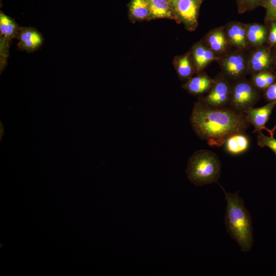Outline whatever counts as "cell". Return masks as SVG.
<instances>
[{
  "mask_svg": "<svg viewBox=\"0 0 276 276\" xmlns=\"http://www.w3.org/2000/svg\"><path fill=\"white\" fill-rule=\"evenodd\" d=\"M190 122L196 134L211 147L222 146L229 136L245 132L249 124L244 113L227 107H211L199 101L194 104Z\"/></svg>",
  "mask_w": 276,
  "mask_h": 276,
  "instance_id": "6da1fadb",
  "label": "cell"
},
{
  "mask_svg": "<svg viewBox=\"0 0 276 276\" xmlns=\"http://www.w3.org/2000/svg\"><path fill=\"white\" fill-rule=\"evenodd\" d=\"M222 190L226 202L224 217L225 225L228 234L239 245L241 250L247 252L254 244L252 220L249 212L245 207L239 192H226L217 182Z\"/></svg>",
  "mask_w": 276,
  "mask_h": 276,
  "instance_id": "7a4b0ae2",
  "label": "cell"
},
{
  "mask_svg": "<svg viewBox=\"0 0 276 276\" xmlns=\"http://www.w3.org/2000/svg\"><path fill=\"white\" fill-rule=\"evenodd\" d=\"M221 170L217 155L210 150H198L189 158L186 174L189 180L197 186L217 182Z\"/></svg>",
  "mask_w": 276,
  "mask_h": 276,
  "instance_id": "3957f363",
  "label": "cell"
},
{
  "mask_svg": "<svg viewBox=\"0 0 276 276\" xmlns=\"http://www.w3.org/2000/svg\"><path fill=\"white\" fill-rule=\"evenodd\" d=\"M256 88L252 83L245 80L236 83L232 88L230 108L244 113L248 108L254 107L259 98Z\"/></svg>",
  "mask_w": 276,
  "mask_h": 276,
  "instance_id": "277c9868",
  "label": "cell"
},
{
  "mask_svg": "<svg viewBox=\"0 0 276 276\" xmlns=\"http://www.w3.org/2000/svg\"><path fill=\"white\" fill-rule=\"evenodd\" d=\"M200 0H176L171 2L176 22L183 24L190 31L196 29L198 24Z\"/></svg>",
  "mask_w": 276,
  "mask_h": 276,
  "instance_id": "5b68a950",
  "label": "cell"
},
{
  "mask_svg": "<svg viewBox=\"0 0 276 276\" xmlns=\"http://www.w3.org/2000/svg\"><path fill=\"white\" fill-rule=\"evenodd\" d=\"M19 26L15 20L0 11V67L1 72L7 64L10 43L16 38Z\"/></svg>",
  "mask_w": 276,
  "mask_h": 276,
  "instance_id": "8992f818",
  "label": "cell"
},
{
  "mask_svg": "<svg viewBox=\"0 0 276 276\" xmlns=\"http://www.w3.org/2000/svg\"><path fill=\"white\" fill-rule=\"evenodd\" d=\"M232 88L228 82L219 78L214 83L209 93L199 101L213 107H224L229 104Z\"/></svg>",
  "mask_w": 276,
  "mask_h": 276,
  "instance_id": "52a82bcc",
  "label": "cell"
},
{
  "mask_svg": "<svg viewBox=\"0 0 276 276\" xmlns=\"http://www.w3.org/2000/svg\"><path fill=\"white\" fill-rule=\"evenodd\" d=\"M275 105L276 101L270 102L262 107H251L244 111L246 121L255 128L254 132L258 133L265 129L270 134V136L273 137L271 130L267 128L265 125Z\"/></svg>",
  "mask_w": 276,
  "mask_h": 276,
  "instance_id": "ba28073f",
  "label": "cell"
},
{
  "mask_svg": "<svg viewBox=\"0 0 276 276\" xmlns=\"http://www.w3.org/2000/svg\"><path fill=\"white\" fill-rule=\"evenodd\" d=\"M16 39L18 40V50L28 53H33L38 50L44 42L42 34L36 28L31 27H20Z\"/></svg>",
  "mask_w": 276,
  "mask_h": 276,
  "instance_id": "9c48e42d",
  "label": "cell"
},
{
  "mask_svg": "<svg viewBox=\"0 0 276 276\" xmlns=\"http://www.w3.org/2000/svg\"><path fill=\"white\" fill-rule=\"evenodd\" d=\"M249 138L244 132H238L231 135L224 143L225 151L233 155L244 153L249 148Z\"/></svg>",
  "mask_w": 276,
  "mask_h": 276,
  "instance_id": "30bf717a",
  "label": "cell"
},
{
  "mask_svg": "<svg viewBox=\"0 0 276 276\" xmlns=\"http://www.w3.org/2000/svg\"><path fill=\"white\" fill-rule=\"evenodd\" d=\"M222 63L225 73L232 78H240L246 71L245 60L241 54H232L226 57Z\"/></svg>",
  "mask_w": 276,
  "mask_h": 276,
  "instance_id": "8fae6325",
  "label": "cell"
},
{
  "mask_svg": "<svg viewBox=\"0 0 276 276\" xmlns=\"http://www.w3.org/2000/svg\"><path fill=\"white\" fill-rule=\"evenodd\" d=\"M214 81L208 76L200 74L191 77L183 84L182 87L194 95L202 94L211 88Z\"/></svg>",
  "mask_w": 276,
  "mask_h": 276,
  "instance_id": "7c38bea8",
  "label": "cell"
},
{
  "mask_svg": "<svg viewBox=\"0 0 276 276\" xmlns=\"http://www.w3.org/2000/svg\"><path fill=\"white\" fill-rule=\"evenodd\" d=\"M173 64L179 78L181 80H189L196 72L192 54L189 53L175 57Z\"/></svg>",
  "mask_w": 276,
  "mask_h": 276,
  "instance_id": "4fadbf2b",
  "label": "cell"
},
{
  "mask_svg": "<svg viewBox=\"0 0 276 276\" xmlns=\"http://www.w3.org/2000/svg\"><path fill=\"white\" fill-rule=\"evenodd\" d=\"M191 54L196 72L203 70L216 58L214 52L200 43L194 45Z\"/></svg>",
  "mask_w": 276,
  "mask_h": 276,
  "instance_id": "5bb4252c",
  "label": "cell"
},
{
  "mask_svg": "<svg viewBox=\"0 0 276 276\" xmlns=\"http://www.w3.org/2000/svg\"><path fill=\"white\" fill-rule=\"evenodd\" d=\"M150 8V20L166 18L176 21V17L169 0H149Z\"/></svg>",
  "mask_w": 276,
  "mask_h": 276,
  "instance_id": "9a60e30c",
  "label": "cell"
},
{
  "mask_svg": "<svg viewBox=\"0 0 276 276\" xmlns=\"http://www.w3.org/2000/svg\"><path fill=\"white\" fill-rule=\"evenodd\" d=\"M128 8L129 19L132 22L149 20L150 16L149 0H131Z\"/></svg>",
  "mask_w": 276,
  "mask_h": 276,
  "instance_id": "2e32d148",
  "label": "cell"
},
{
  "mask_svg": "<svg viewBox=\"0 0 276 276\" xmlns=\"http://www.w3.org/2000/svg\"><path fill=\"white\" fill-rule=\"evenodd\" d=\"M249 67L252 72L257 73L268 71L271 63V57L269 51L265 48H261L251 55Z\"/></svg>",
  "mask_w": 276,
  "mask_h": 276,
  "instance_id": "e0dca14e",
  "label": "cell"
},
{
  "mask_svg": "<svg viewBox=\"0 0 276 276\" xmlns=\"http://www.w3.org/2000/svg\"><path fill=\"white\" fill-rule=\"evenodd\" d=\"M227 36L229 42L233 45L244 48L247 44L246 28L240 23L230 25L227 29Z\"/></svg>",
  "mask_w": 276,
  "mask_h": 276,
  "instance_id": "ac0fdd59",
  "label": "cell"
},
{
  "mask_svg": "<svg viewBox=\"0 0 276 276\" xmlns=\"http://www.w3.org/2000/svg\"><path fill=\"white\" fill-rule=\"evenodd\" d=\"M247 40L254 45H261L267 39V32L263 25L254 24L246 28Z\"/></svg>",
  "mask_w": 276,
  "mask_h": 276,
  "instance_id": "d6986e66",
  "label": "cell"
},
{
  "mask_svg": "<svg viewBox=\"0 0 276 276\" xmlns=\"http://www.w3.org/2000/svg\"><path fill=\"white\" fill-rule=\"evenodd\" d=\"M223 30L217 29L211 32L206 37L210 49L214 52L220 53L226 48L227 41Z\"/></svg>",
  "mask_w": 276,
  "mask_h": 276,
  "instance_id": "ffe728a7",
  "label": "cell"
},
{
  "mask_svg": "<svg viewBox=\"0 0 276 276\" xmlns=\"http://www.w3.org/2000/svg\"><path fill=\"white\" fill-rule=\"evenodd\" d=\"M275 81L276 75L268 71L256 73L252 78L254 85L261 90H265Z\"/></svg>",
  "mask_w": 276,
  "mask_h": 276,
  "instance_id": "44dd1931",
  "label": "cell"
},
{
  "mask_svg": "<svg viewBox=\"0 0 276 276\" xmlns=\"http://www.w3.org/2000/svg\"><path fill=\"white\" fill-rule=\"evenodd\" d=\"M265 0H237L239 13L252 10L259 6H263Z\"/></svg>",
  "mask_w": 276,
  "mask_h": 276,
  "instance_id": "7402d4cb",
  "label": "cell"
},
{
  "mask_svg": "<svg viewBox=\"0 0 276 276\" xmlns=\"http://www.w3.org/2000/svg\"><path fill=\"white\" fill-rule=\"evenodd\" d=\"M257 144L261 147H268L276 155V139L273 137L265 135L261 132L258 133Z\"/></svg>",
  "mask_w": 276,
  "mask_h": 276,
  "instance_id": "603a6c76",
  "label": "cell"
},
{
  "mask_svg": "<svg viewBox=\"0 0 276 276\" xmlns=\"http://www.w3.org/2000/svg\"><path fill=\"white\" fill-rule=\"evenodd\" d=\"M263 6L266 10V20L276 21V0H265Z\"/></svg>",
  "mask_w": 276,
  "mask_h": 276,
  "instance_id": "cb8c5ba5",
  "label": "cell"
},
{
  "mask_svg": "<svg viewBox=\"0 0 276 276\" xmlns=\"http://www.w3.org/2000/svg\"><path fill=\"white\" fill-rule=\"evenodd\" d=\"M264 96L269 102L276 101V81L265 90Z\"/></svg>",
  "mask_w": 276,
  "mask_h": 276,
  "instance_id": "d4e9b609",
  "label": "cell"
},
{
  "mask_svg": "<svg viewBox=\"0 0 276 276\" xmlns=\"http://www.w3.org/2000/svg\"><path fill=\"white\" fill-rule=\"evenodd\" d=\"M268 40L271 45H275L276 41V21H271Z\"/></svg>",
  "mask_w": 276,
  "mask_h": 276,
  "instance_id": "484cf974",
  "label": "cell"
},
{
  "mask_svg": "<svg viewBox=\"0 0 276 276\" xmlns=\"http://www.w3.org/2000/svg\"><path fill=\"white\" fill-rule=\"evenodd\" d=\"M275 130H276V124L274 126V127L272 129H271V131L273 135Z\"/></svg>",
  "mask_w": 276,
  "mask_h": 276,
  "instance_id": "4316f807",
  "label": "cell"
},
{
  "mask_svg": "<svg viewBox=\"0 0 276 276\" xmlns=\"http://www.w3.org/2000/svg\"><path fill=\"white\" fill-rule=\"evenodd\" d=\"M169 1L170 2V3H171V2H173V1H176V0H169Z\"/></svg>",
  "mask_w": 276,
  "mask_h": 276,
  "instance_id": "83f0119b",
  "label": "cell"
},
{
  "mask_svg": "<svg viewBox=\"0 0 276 276\" xmlns=\"http://www.w3.org/2000/svg\"><path fill=\"white\" fill-rule=\"evenodd\" d=\"M275 65H276V57H275Z\"/></svg>",
  "mask_w": 276,
  "mask_h": 276,
  "instance_id": "f1b7e54d",
  "label": "cell"
},
{
  "mask_svg": "<svg viewBox=\"0 0 276 276\" xmlns=\"http://www.w3.org/2000/svg\"><path fill=\"white\" fill-rule=\"evenodd\" d=\"M202 1H203V0H200V1L201 2H202Z\"/></svg>",
  "mask_w": 276,
  "mask_h": 276,
  "instance_id": "f546056e",
  "label": "cell"
},
{
  "mask_svg": "<svg viewBox=\"0 0 276 276\" xmlns=\"http://www.w3.org/2000/svg\"><path fill=\"white\" fill-rule=\"evenodd\" d=\"M275 45H276V41H275Z\"/></svg>",
  "mask_w": 276,
  "mask_h": 276,
  "instance_id": "4dcf8cb0",
  "label": "cell"
}]
</instances>
